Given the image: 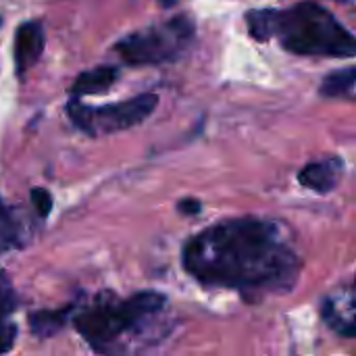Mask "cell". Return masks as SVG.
I'll use <instances>...</instances> for the list:
<instances>
[{
  "label": "cell",
  "mask_w": 356,
  "mask_h": 356,
  "mask_svg": "<svg viewBox=\"0 0 356 356\" xmlns=\"http://www.w3.org/2000/svg\"><path fill=\"white\" fill-rule=\"evenodd\" d=\"M246 27L257 42L275 38L286 50L300 56L350 58L356 54L355 35L334 13L317 2L250 10L246 13Z\"/></svg>",
  "instance_id": "7a4b0ae2"
},
{
  "label": "cell",
  "mask_w": 356,
  "mask_h": 356,
  "mask_svg": "<svg viewBox=\"0 0 356 356\" xmlns=\"http://www.w3.org/2000/svg\"><path fill=\"white\" fill-rule=\"evenodd\" d=\"M29 198H31V204H33L35 213H38L42 219L50 215L54 200H52V194H50L48 190H44V188H31Z\"/></svg>",
  "instance_id": "5bb4252c"
},
{
  "label": "cell",
  "mask_w": 356,
  "mask_h": 356,
  "mask_svg": "<svg viewBox=\"0 0 356 356\" xmlns=\"http://www.w3.org/2000/svg\"><path fill=\"white\" fill-rule=\"evenodd\" d=\"M355 83L356 69L355 67H346V69L332 71L330 75H325V79L319 86V92L325 98H346V100H353L355 98Z\"/></svg>",
  "instance_id": "4fadbf2b"
},
{
  "label": "cell",
  "mask_w": 356,
  "mask_h": 356,
  "mask_svg": "<svg viewBox=\"0 0 356 356\" xmlns=\"http://www.w3.org/2000/svg\"><path fill=\"white\" fill-rule=\"evenodd\" d=\"M119 67L115 65H100L94 69H88L77 75V79L71 86V96L81 98L90 94H102L108 88H113L119 79Z\"/></svg>",
  "instance_id": "9c48e42d"
},
{
  "label": "cell",
  "mask_w": 356,
  "mask_h": 356,
  "mask_svg": "<svg viewBox=\"0 0 356 356\" xmlns=\"http://www.w3.org/2000/svg\"><path fill=\"white\" fill-rule=\"evenodd\" d=\"M181 263L198 284L244 294L292 292L302 271V259L284 229L259 217L202 229L184 246Z\"/></svg>",
  "instance_id": "6da1fadb"
},
{
  "label": "cell",
  "mask_w": 356,
  "mask_h": 356,
  "mask_svg": "<svg viewBox=\"0 0 356 356\" xmlns=\"http://www.w3.org/2000/svg\"><path fill=\"white\" fill-rule=\"evenodd\" d=\"M321 317L323 321L340 336L344 338H355L356 321H355V294L350 288L338 290L330 294L323 300L321 307Z\"/></svg>",
  "instance_id": "52a82bcc"
},
{
  "label": "cell",
  "mask_w": 356,
  "mask_h": 356,
  "mask_svg": "<svg viewBox=\"0 0 356 356\" xmlns=\"http://www.w3.org/2000/svg\"><path fill=\"white\" fill-rule=\"evenodd\" d=\"M165 305L167 296L159 292H138L125 300L104 292L92 305L73 311L71 323L94 350L104 353L123 334L138 332L146 325V321L156 317Z\"/></svg>",
  "instance_id": "3957f363"
},
{
  "label": "cell",
  "mask_w": 356,
  "mask_h": 356,
  "mask_svg": "<svg viewBox=\"0 0 356 356\" xmlns=\"http://www.w3.org/2000/svg\"><path fill=\"white\" fill-rule=\"evenodd\" d=\"M73 311H75V305H67L65 309H58V311L56 309L54 311H35L27 319L29 330L35 338H50L69 323Z\"/></svg>",
  "instance_id": "8fae6325"
},
{
  "label": "cell",
  "mask_w": 356,
  "mask_h": 356,
  "mask_svg": "<svg viewBox=\"0 0 356 356\" xmlns=\"http://www.w3.org/2000/svg\"><path fill=\"white\" fill-rule=\"evenodd\" d=\"M194 35V21L188 15H177L159 25H150L121 38L115 44V52L129 67L171 63L190 48Z\"/></svg>",
  "instance_id": "277c9868"
},
{
  "label": "cell",
  "mask_w": 356,
  "mask_h": 356,
  "mask_svg": "<svg viewBox=\"0 0 356 356\" xmlns=\"http://www.w3.org/2000/svg\"><path fill=\"white\" fill-rule=\"evenodd\" d=\"M159 2L163 4V8H171V6H173V4H175L177 0H159Z\"/></svg>",
  "instance_id": "2e32d148"
},
{
  "label": "cell",
  "mask_w": 356,
  "mask_h": 356,
  "mask_svg": "<svg viewBox=\"0 0 356 356\" xmlns=\"http://www.w3.org/2000/svg\"><path fill=\"white\" fill-rule=\"evenodd\" d=\"M15 307H17V296H15L13 284L0 271V355L10 353L15 338H17V325L10 321Z\"/></svg>",
  "instance_id": "30bf717a"
},
{
  "label": "cell",
  "mask_w": 356,
  "mask_h": 356,
  "mask_svg": "<svg viewBox=\"0 0 356 356\" xmlns=\"http://www.w3.org/2000/svg\"><path fill=\"white\" fill-rule=\"evenodd\" d=\"M342 171H344V161L338 156H330V159L305 165L298 173V181L317 194H327L338 186Z\"/></svg>",
  "instance_id": "ba28073f"
},
{
  "label": "cell",
  "mask_w": 356,
  "mask_h": 356,
  "mask_svg": "<svg viewBox=\"0 0 356 356\" xmlns=\"http://www.w3.org/2000/svg\"><path fill=\"white\" fill-rule=\"evenodd\" d=\"M27 240L25 223H21L13 211H8L0 200V252L23 248Z\"/></svg>",
  "instance_id": "7c38bea8"
},
{
  "label": "cell",
  "mask_w": 356,
  "mask_h": 356,
  "mask_svg": "<svg viewBox=\"0 0 356 356\" xmlns=\"http://www.w3.org/2000/svg\"><path fill=\"white\" fill-rule=\"evenodd\" d=\"M156 104H159V96L152 92L134 96L123 102L104 104V106H88L79 98L73 96L67 102L65 111L71 123L79 131L92 138H98V136L117 134V131L140 125L154 113Z\"/></svg>",
  "instance_id": "5b68a950"
},
{
  "label": "cell",
  "mask_w": 356,
  "mask_h": 356,
  "mask_svg": "<svg viewBox=\"0 0 356 356\" xmlns=\"http://www.w3.org/2000/svg\"><path fill=\"white\" fill-rule=\"evenodd\" d=\"M46 35H44V25L42 21H27L21 23L15 31V71L19 79L27 75V71L40 60L44 52Z\"/></svg>",
  "instance_id": "8992f818"
},
{
  "label": "cell",
  "mask_w": 356,
  "mask_h": 356,
  "mask_svg": "<svg viewBox=\"0 0 356 356\" xmlns=\"http://www.w3.org/2000/svg\"><path fill=\"white\" fill-rule=\"evenodd\" d=\"M177 211L181 215H198L202 211V204L196 198H184V200L177 202Z\"/></svg>",
  "instance_id": "9a60e30c"
}]
</instances>
